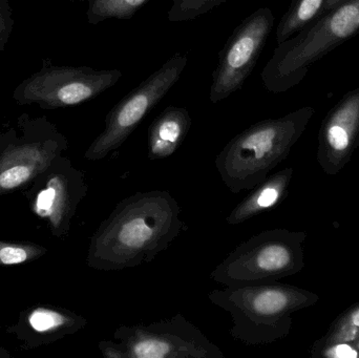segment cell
<instances>
[{
    "mask_svg": "<svg viewBox=\"0 0 359 358\" xmlns=\"http://www.w3.org/2000/svg\"><path fill=\"white\" fill-rule=\"evenodd\" d=\"M177 200L166 191H138L124 198L93 233L86 264L121 271L153 262L185 228Z\"/></svg>",
    "mask_w": 359,
    "mask_h": 358,
    "instance_id": "1",
    "label": "cell"
},
{
    "mask_svg": "<svg viewBox=\"0 0 359 358\" xmlns=\"http://www.w3.org/2000/svg\"><path fill=\"white\" fill-rule=\"evenodd\" d=\"M314 113V107H302L262 120L234 136L215 158L222 182L232 193L255 188L288 158Z\"/></svg>",
    "mask_w": 359,
    "mask_h": 358,
    "instance_id": "2",
    "label": "cell"
},
{
    "mask_svg": "<svg viewBox=\"0 0 359 358\" xmlns=\"http://www.w3.org/2000/svg\"><path fill=\"white\" fill-rule=\"evenodd\" d=\"M210 303L229 313L230 336L247 346L269 345L287 338L292 315L320 302L310 290L286 284H259L215 289Z\"/></svg>",
    "mask_w": 359,
    "mask_h": 358,
    "instance_id": "3",
    "label": "cell"
},
{
    "mask_svg": "<svg viewBox=\"0 0 359 358\" xmlns=\"http://www.w3.org/2000/svg\"><path fill=\"white\" fill-rule=\"evenodd\" d=\"M359 34V0H348L278 44L261 73L268 92L283 94L299 85L310 67Z\"/></svg>",
    "mask_w": 359,
    "mask_h": 358,
    "instance_id": "4",
    "label": "cell"
},
{
    "mask_svg": "<svg viewBox=\"0 0 359 358\" xmlns=\"http://www.w3.org/2000/svg\"><path fill=\"white\" fill-rule=\"evenodd\" d=\"M305 231L276 228L238 244L210 273L224 287L274 283L305 267Z\"/></svg>",
    "mask_w": 359,
    "mask_h": 358,
    "instance_id": "5",
    "label": "cell"
},
{
    "mask_svg": "<svg viewBox=\"0 0 359 358\" xmlns=\"http://www.w3.org/2000/svg\"><path fill=\"white\" fill-rule=\"evenodd\" d=\"M67 149V137L48 117L22 113L0 132V195L25 191Z\"/></svg>",
    "mask_w": 359,
    "mask_h": 358,
    "instance_id": "6",
    "label": "cell"
},
{
    "mask_svg": "<svg viewBox=\"0 0 359 358\" xmlns=\"http://www.w3.org/2000/svg\"><path fill=\"white\" fill-rule=\"evenodd\" d=\"M122 76L118 69L57 65L43 59L41 67L14 88L12 98L16 104H36L44 111L75 106L100 96Z\"/></svg>",
    "mask_w": 359,
    "mask_h": 358,
    "instance_id": "7",
    "label": "cell"
},
{
    "mask_svg": "<svg viewBox=\"0 0 359 358\" xmlns=\"http://www.w3.org/2000/svg\"><path fill=\"white\" fill-rule=\"evenodd\" d=\"M187 62V55L176 53L159 69L126 95L107 113L104 128L90 143L84 158L88 161H100L120 149L174 88Z\"/></svg>",
    "mask_w": 359,
    "mask_h": 358,
    "instance_id": "8",
    "label": "cell"
},
{
    "mask_svg": "<svg viewBox=\"0 0 359 358\" xmlns=\"http://www.w3.org/2000/svg\"><path fill=\"white\" fill-rule=\"evenodd\" d=\"M113 338L121 344L126 358H225L182 313L154 323L119 326Z\"/></svg>",
    "mask_w": 359,
    "mask_h": 358,
    "instance_id": "9",
    "label": "cell"
},
{
    "mask_svg": "<svg viewBox=\"0 0 359 358\" xmlns=\"http://www.w3.org/2000/svg\"><path fill=\"white\" fill-rule=\"evenodd\" d=\"M29 209L48 223L54 237H65L80 203L88 193L83 172L65 156L57 158L27 188Z\"/></svg>",
    "mask_w": 359,
    "mask_h": 358,
    "instance_id": "10",
    "label": "cell"
},
{
    "mask_svg": "<svg viewBox=\"0 0 359 358\" xmlns=\"http://www.w3.org/2000/svg\"><path fill=\"white\" fill-rule=\"evenodd\" d=\"M274 19L269 8H257L234 29L219 53L209 92L210 102H221L242 90L263 52Z\"/></svg>",
    "mask_w": 359,
    "mask_h": 358,
    "instance_id": "11",
    "label": "cell"
},
{
    "mask_svg": "<svg viewBox=\"0 0 359 358\" xmlns=\"http://www.w3.org/2000/svg\"><path fill=\"white\" fill-rule=\"evenodd\" d=\"M358 135L359 86L347 92L323 120L316 159L325 174H339L351 161Z\"/></svg>",
    "mask_w": 359,
    "mask_h": 358,
    "instance_id": "12",
    "label": "cell"
},
{
    "mask_svg": "<svg viewBox=\"0 0 359 358\" xmlns=\"http://www.w3.org/2000/svg\"><path fill=\"white\" fill-rule=\"evenodd\" d=\"M88 325V319L69 309L37 305L22 311L16 323L6 329L23 348H39L73 336Z\"/></svg>",
    "mask_w": 359,
    "mask_h": 358,
    "instance_id": "13",
    "label": "cell"
},
{
    "mask_svg": "<svg viewBox=\"0 0 359 358\" xmlns=\"http://www.w3.org/2000/svg\"><path fill=\"white\" fill-rule=\"evenodd\" d=\"M294 170L286 167L269 174L263 182L251 189V193L241 201L226 218L231 226L243 224L250 219L280 205L289 193Z\"/></svg>",
    "mask_w": 359,
    "mask_h": 358,
    "instance_id": "14",
    "label": "cell"
},
{
    "mask_svg": "<svg viewBox=\"0 0 359 358\" xmlns=\"http://www.w3.org/2000/svg\"><path fill=\"white\" fill-rule=\"evenodd\" d=\"M189 111L184 107H166L151 122L147 132V156L149 160L172 157L185 140L191 128Z\"/></svg>",
    "mask_w": 359,
    "mask_h": 358,
    "instance_id": "15",
    "label": "cell"
},
{
    "mask_svg": "<svg viewBox=\"0 0 359 358\" xmlns=\"http://www.w3.org/2000/svg\"><path fill=\"white\" fill-rule=\"evenodd\" d=\"M325 2L326 0H292L276 27L278 44L286 41L316 20L322 13Z\"/></svg>",
    "mask_w": 359,
    "mask_h": 358,
    "instance_id": "16",
    "label": "cell"
},
{
    "mask_svg": "<svg viewBox=\"0 0 359 358\" xmlns=\"http://www.w3.org/2000/svg\"><path fill=\"white\" fill-rule=\"evenodd\" d=\"M86 17L90 25H96L107 19L128 20L149 0H86Z\"/></svg>",
    "mask_w": 359,
    "mask_h": 358,
    "instance_id": "17",
    "label": "cell"
},
{
    "mask_svg": "<svg viewBox=\"0 0 359 358\" xmlns=\"http://www.w3.org/2000/svg\"><path fill=\"white\" fill-rule=\"evenodd\" d=\"M359 338V302L341 313L329 328L320 342H343L353 344Z\"/></svg>",
    "mask_w": 359,
    "mask_h": 358,
    "instance_id": "18",
    "label": "cell"
},
{
    "mask_svg": "<svg viewBox=\"0 0 359 358\" xmlns=\"http://www.w3.org/2000/svg\"><path fill=\"white\" fill-rule=\"evenodd\" d=\"M48 249L32 243L0 241V266H16L39 260Z\"/></svg>",
    "mask_w": 359,
    "mask_h": 358,
    "instance_id": "19",
    "label": "cell"
},
{
    "mask_svg": "<svg viewBox=\"0 0 359 358\" xmlns=\"http://www.w3.org/2000/svg\"><path fill=\"white\" fill-rule=\"evenodd\" d=\"M226 1L227 0H172L168 19L170 22L194 20Z\"/></svg>",
    "mask_w": 359,
    "mask_h": 358,
    "instance_id": "20",
    "label": "cell"
},
{
    "mask_svg": "<svg viewBox=\"0 0 359 358\" xmlns=\"http://www.w3.org/2000/svg\"><path fill=\"white\" fill-rule=\"evenodd\" d=\"M312 357L359 358V352L351 343L316 340L310 349Z\"/></svg>",
    "mask_w": 359,
    "mask_h": 358,
    "instance_id": "21",
    "label": "cell"
},
{
    "mask_svg": "<svg viewBox=\"0 0 359 358\" xmlns=\"http://www.w3.org/2000/svg\"><path fill=\"white\" fill-rule=\"evenodd\" d=\"M15 27L11 0H0V54L4 52Z\"/></svg>",
    "mask_w": 359,
    "mask_h": 358,
    "instance_id": "22",
    "label": "cell"
},
{
    "mask_svg": "<svg viewBox=\"0 0 359 358\" xmlns=\"http://www.w3.org/2000/svg\"><path fill=\"white\" fill-rule=\"evenodd\" d=\"M101 354L107 358H126L123 348L118 340H100L98 344Z\"/></svg>",
    "mask_w": 359,
    "mask_h": 358,
    "instance_id": "23",
    "label": "cell"
},
{
    "mask_svg": "<svg viewBox=\"0 0 359 358\" xmlns=\"http://www.w3.org/2000/svg\"><path fill=\"white\" fill-rule=\"evenodd\" d=\"M348 1V0H326L325 2L324 8H323L322 13H320V16H323V15L328 13L329 11L333 10V8H337V6H341L344 2Z\"/></svg>",
    "mask_w": 359,
    "mask_h": 358,
    "instance_id": "24",
    "label": "cell"
},
{
    "mask_svg": "<svg viewBox=\"0 0 359 358\" xmlns=\"http://www.w3.org/2000/svg\"><path fill=\"white\" fill-rule=\"evenodd\" d=\"M354 346H355V348L358 349L359 352V338L358 340H356L355 342L353 343Z\"/></svg>",
    "mask_w": 359,
    "mask_h": 358,
    "instance_id": "25",
    "label": "cell"
},
{
    "mask_svg": "<svg viewBox=\"0 0 359 358\" xmlns=\"http://www.w3.org/2000/svg\"><path fill=\"white\" fill-rule=\"evenodd\" d=\"M72 2L86 1V0H71Z\"/></svg>",
    "mask_w": 359,
    "mask_h": 358,
    "instance_id": "26",
    "label": "cell"
},
{
    "mask_svg": "<svg viewBox=\"0 0 359 358\" xmlns=\"http://www.w3.org/2000/svg\"><path fill=\"white\" fill-rule=\"evenodd\" d=\"M358 149H359V135H358Z\"/></svg>",
    "mask_w": 359,
    "mask_h": 358,
    "instance_id": "27",
    "label": "cell"
}]
</instances>
